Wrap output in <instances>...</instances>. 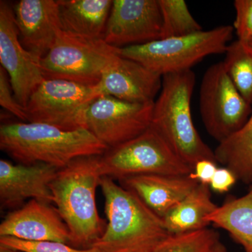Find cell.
<instances>
[{"instance_id": "7", "label": "cell", "mask_w": 252, "mask_h": 252, "mask_svg": "<svg viewBox=\"0 0 252 252\" xmlns=\"http://www.w3.org/2000/svg\"><path fill=\"white\" fill-rule=\"evenodd\" d=\"M120 48L104 39H91L62 32L52 49L40 60L45 79H61L96 86Z\"/></svg>"}, {"instance_id": "32", "label": "cell", "mask_w": 252, "mask_h": 252, "mask_svg": "<svg viewBox=\"0 0 252 252\" xmlns=\"http://www.w3.org/2000/svg\"><path fill=\"white\" fill-rule=\"evenodd\" d=\"M248 45H250V47H251L252 49V44H248Z\"/></svg>"}, {"instance_id": "22", "label": "cell", "mask_w": 252, "mask_h": 252, "mask_svg": "<svg viewBox=\"0 0 252 252\" xmlns=\"http://www.w3.org/2000/svg\"><path fill=\"white\" fill-rule=\"evenodd\" d=\"M222 63L233 85L252 106V48L238 39L230 43Z\"/></svg>"}, {"instance_id": "15", "label": "cell", "mask_w": 252, "mask_h": 252, "mask_svg": "<svg viewBox=\"0 0 252 252\" xmlns=\"http://www.w3.org/2000/svg\"><path fill=\"white\" fill-rule=\"evenodd\" d=\"M59 169L44 163L13 164L0 160V205L1 209L22 207L31 198L54 203L51 184Z\"/></svg>"}, {"instance_id": "10", "label": "cell", "mask_w": 252, "mask_h": 252, "mask_svg": "<svg viewBox=\"0 0 252 252\" xmlns=\"http://www.w3.org/2000/svg\"><path fill=\"white\" fill-rule=\"evenodd\" d=\"M154 102L133 103L102 94L86 113V129L108 148L132 140L152 124Z\"/></svg>"}, {"instance_id": "26", "label": "cell", "mask_w": 252, "mask_h": 252, "mask_svg": "<svg viewBox=\"0 0 252 252\" xmlns=\"http://www.w3.org/2000/svg\"><path fill=\"white\" fill-rule=\"evenodd\" d=\"M234 31L238 40L245 44H252V0H235Z\"/></svg>"}, {"instance_id": "14", "label": "cell", "mask_w": 252, "mask_h": 252, "mask_svg": "<svg viewBox=\"0 0 252 252\" xmlns=\"http://www.w3.org/2000/svg\"><path fill=\"white\" fill-rule=\"evenodd\" d=\"M12 6L20 42L40 61L63 32L57 1L21 0Z\"/></svg>"}, {"instance_id": "12", "label": "cell", "mask_w": 252, "mask_h": 252, "mask_svg": "<svg viewBox=\"0 0 252 252\" xmlns=\"http://www.w3.org/2000/svg\"><path fill=\"white\" fill-rule=\"evenodd\" d=\"M161 33L158 0H114L103 39L124 48L159 40Z\"/></svg>"}, {"instance_id": "31", "label": "cell", "mask_w": 252, "mask_h": 252, "mask_svg": "<svg viewBox=\"0 0 252 252\" xmlns=\"http://www.w3.org/2000/svg\"><path fill=\"white\" fill-rule=\"evenodd\" d=\"M0 252H23L18 250H12V249L6 248L4 247H0Z\"/></svg>"}, {"instance_id": "1", "label": "cell", "mask_w": 252, "mask_h": 252, "mask_svg": "<svg viewBox=\"0 0 252 252\" xmlns=\"http://www.w3.org/2000/svg\"><path fill=\"white\" fill-rule=\"evenodd\" d=\"M108 149L87 129L65 131L31 122L0 127V149L23 165L44 163L61 169L78 158L101 156Z\"/></svg>"}, {"instance_id": "20", "label": "cell", "mask_w": 252, "mask_h": 252, "mask_svg": "<svg viewBox=\"0 0 252 252\" xmlns=\"http://www.w3.org/2000/svg\"><path fill=\"white\" fill-rule=\"evenodd\" d=\"M206 220L228 232L245 252H252V186L248 193L240 198L228 197Z\"/></svg>"}, {"instance_id": "29", "label": "cell", "mask_w": 252, "mask_h": 252, "mask_svg": "<svg viewBox=\"0 0 252 252\" xmlns=\"http://www.w3.org/2000/svg\"><path fill=\"white\" fill-rule=\"evenodd\" d=\"M217 162L210 160H202L197 162L193 167V171L190 176L199 184L210 186L216 173Z\"/></svg>"}, {"instance_id": "16", "label": "cell", "mask_w": 252, "mask_h": 252, "mask_svg": "<svg viewBox=\"0 0 252 252\" xmlns=\"http://www.w3.org/2000/svg\"><path fill=\"white\" fill-rule=\"evenodd\" d=\"M162 76L120 54L104 71L97 85L101 95L133 102H154L162 88Z\"/></svg>"}, {"instance_id": "4", "label": "cell", "mask_w": 252, "mask_h": 252, "mask_svg": "<svg viewBox=\"0 0 252 252\" xmlns=\"http://www.w3.org/2000/svg\"><path fill=\"white\" fill-rule=\"evenodd\" d=\"M195 85V74L191 69L162 76L151 124L172 150L193 169L200 160L217 162L215 152L199 135L192 119L190 102Z\"/></svg>"}, {"instance_id": "23", "label": "cell", "mask_w": 252, "mask_h": 252, "mask_svg": "<svg viewBox=\"0 0 252 252\" xmlns=\"http://www.w3.org/2000/svg\"><path fill=\"white\" fill-rule=\"evenodd\" d=\"M162 16L161 39L181 37L203 31L185 0H158Z\"/></svg>"}, {"instance_id": "3", "label": "cell", "mask_w": 252, "mask_h": 252, "mask_svg": "<svg viewBox=\"0 0 252 252\" xmlns=\"http://www.w3.org/2000/svg\"><path fill=\"white\" fill-rule=\"evenodd\" d=\"M99 157L78 158L59 169L51 190L58 212L67 224L72 245L90 248L105 230L95 203L96 189L100 183Z\"/></svg>"}, {"instance_id": "24", "label": "cell", "mask_w": 252, "mask_h": 252, "mask_svg": "<svg viewBox=\"0 0 252 252\" xmlns=\"http://www.w3.org/2000/svg\"><path fill=\"white\" fill-rule=\"evenodd\" d=\"M220 241V234L205 228L181 234H170L153 252H210Z\"/></svg>"}, {"instance_id": "25", "label": "cell", "mask_w": 252, "mask_h": 252, "mask_svg": "<svg viewBox=\"0 0 252 252\" xmlns=\"http://www.w3.org/2000/svg\"><path fill=\"white\" fill-rule=\"evenodd\" d=\"M0 247L23 252H99L94 248L78 249L59 242L25 241L11 237H0Z\"/></svg>"}, {"instance_id": "21", "label": "cell", "mask_w": 252, "mask_h": 252, "mask_svg": "<svg viewBox=\"0 0 252 252\" xmlns=\"http://www.w3.org/2000/svg\"><path fill=\"white\" fill-rule=\"evenodd\" d=\"M214 152L217 163L231 170L238 180L252 186V111L243 127L219 143Z\"/></svg>"}, {"instance_id": "5", "label": "cell", "mask_w": 252, "mask_h": 252, "mask_svg": "<svg viewBox=\"0 0 252 252\" xmlns=\"http://www.w3.org/2000/svg\"><path fill=\"white\" fill-rule=\"evenodd\" d=\"M234 31L233 26H220L190 35L120 48L119 52L162 77L191 69L210 55L225 54Z\"/></svg>"}, {"instance_id": "8", "label": "cell", "mask_w": 252, "mask_h": 252, "mask_svg": "<svg viewBox=\"0 0 252 252\" xmlns=\"http://www.w3.org/2000/svg\"><path fill=\"white\" fill-rule=\"evenodd\" d=\"M100 95L97 86L44 79L25 107L27 122L48 124L65 131L86 129V113Z\"/></svg>"}, {"instance_id": "9", "label": "cell", "mask_w": 252, "mask_h": 252, "mask_svg": "<svg viewBox=\"0 0 252 252\" xmlns=\"http://www.w3.org/2000/svg\"><path fill=\"white\" fill-rule=\"evenodd\" d=\"M252 107L233 85L223 63L207 69L200 84L199 107L205 128L219 143L243 127Z\"/></svg>"}, {"instance_id": "6", "label": "cell", "mask_w": 252, "mask_h": 252, "mask_svg": "<svg viewBox=\"0 0 252 252\" xmlns=\"http://www.w3.org/2000/svg\"><path fill=\"white\" fill-rule=\"evenodd\" d=\"M102 177L121 181L145 175H189L185 163L152 127L132 140L109 148L99 157Z\"/></svg>"}, {"instance_id": "13", "label": "cell", "mask_w": 252, "mask_h": 252, "mask_svg": "<svg viewBox=\"0 0 252 252\" xmlns=\"http://www.w3.org/2000/svg\"><path fill=\"white\" fill-rule=\"evenodd\" d=\"M0 237L72 245L70 231L57 209L36 200H30L6 215L0 224Z\"/></svg>"}, {"instance_id": "17", "label": "cell", "mask_w": 252, "mask_h": 252, "mask_svg": "<svg viewBox=\"0 0 252 252\" xmlns=\"http://www.w3.org/2000/svg\"><path fill=\"white\" fill-rule=\"evenodd\" d=\"M119 182L161 219L199 184L190 175H138Z\"/></svg>"}, {"instance_id": "28", "label": "cell", "mask_w": 252, "mask_h": 252, "mask_svg": "<svg viewBox=\"0 0 252 252\" xmlns=\"http://www.w3.org/2000/svg\"><path fill=\"white\" fill-rule=\"evenodd\" d=\"M238 180L234 173L227 167H219L212 179L210 188L218 193L229 191Z\"/></svg>"}, {"instance_id": "30", "label": "cell", "mask_w": 252, "mask_h": 252, "mask_svg": "<svg viewBox=\"0 0 252 252\" xmlns=\"http://www.w3.org/2000/svg\"><path fill=\"white\" fill-rule=\"evenodd\" d=\"M210 252H228V250H227L226 247H225L220 240V241L217 243L216 245H215V246L212 248Z\"/></svg>"}, {"instance_id": "18", "label": "cell", "mask_w": 252, "mask_h": 252, "mask_svg": "<svg viewBox=\"0 0 252 252\" xmlns=\"http://www.w3.org/2000/svg\"><path fill=\"white\" fill-rule=\"evenodd\" d=\"M62 31L91 39H103L112 0H57Z\"/></svg>"}, {"instance_id": "27", "label": "cell", "mask_w": 252, "mask_h": 252, "mask_svg": "<svg viewBox=\"0 0 252 252\" xmlns=\"http://www.w3.org/2000/svg\"><path fill=\"white\" fill-rule=\"evenodd\" d=\"M0 104L15 117L27 122L26 109L15 98L9 75L1 66H0Z\"/></svg>"}, {"instance_id": "19", "label": "cell", "mask_w": 252, "mask_h": 252, "mask_svg": "<svg viewBox=\"0 0 252 252\" xmlns=\"http://www.w3.org/2000/svg\"><path fill=\"white\" fill-rule=\"evenodd\" d=\"M219 205L212 199L210 186L198 185L162 218L164 226L170 234H181L208 228L209 215Z\"/></svg>"}, {"instance_id": "2", "label": "cell", "mask_w": 252, "mask_h": 252, "mask_svg": "<svg viewBox=\"0 0 252 252\" xmlns=\"http://www.w3.org/2000/svg\"><path fill=\"white\" fill-rule=\"evenodd\" d=\"M99 187L108 223L91 248L99 252H153L170 235L160 217L115 180L102 177Z\"/></svg>"}, {"instance_id": "11", "label": "cell", "mask_w": 252, "mask_h": 252, "mask_svg": "<svg viewBox=\"0 0 252 252\" xmlns=\"http://www.w3.org/2000/svg\"><path fill=\"white\" fill-rule=\"evenodd\" d=\"M0 63L9 75L15 98L26 107L44 78L40 61L23 48L18 37L13 6L0 1Z\"/></svg>"}]
</instances>
